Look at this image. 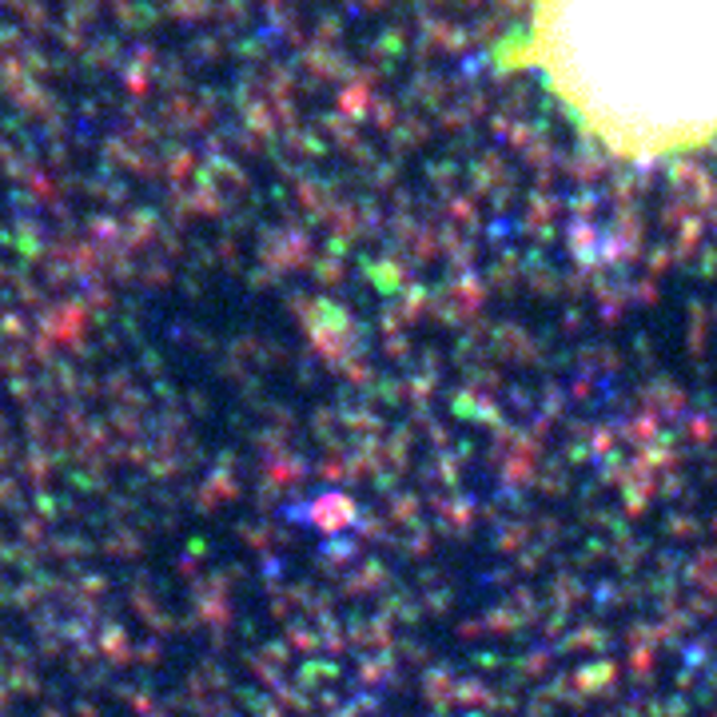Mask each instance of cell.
<instances>
[{
	"label": "cell",
	"instance_id": "1",
	"mask_svg": "<svg viewBox=\"0 0 717 717\" xmlns=\"http://www.w3.org/2000/svg\"><path fill=\"white\" fill-rule=\"evenodd\" d=\"M515 64L614 156L717 140V0H530Z\"/></svg>",
	"mask_w": 717,
	"mask_h": 717
}]
</instances>
